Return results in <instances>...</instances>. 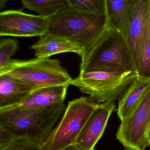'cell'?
I'll return each instance as SVG.
<instances>
[{
  "instance_id": "1",
  "label": "cell",
  "mask_w": 150,
  "mask_h": 150,
  "mask_svg": "<svg viewBox=\"0 0 150 150\" xmlns=\"http://www.w3.org/2000/svg\"><path fill=\"white\" fill-rule=\"evenodd\" d=\"M66 108L62 103L43 108L0 110V127L9 130L17 138L25 137L44 144Z\"/></svg>"
},
{
  "instance_id": "2",
  "label": "cell",
  "mask_w": 150,
  "mask_h": 150,
  "mask_svg": "<svg viewBox=\"0 0 150 150\" xmlns=\"http://www.w3.org/2000/svg\"><path fill=\"white\" fill-rule=\"evenodd\" d=\"M48 18L47 33L76 43L83 53L107 27L105 14L84 12L70 7Z\"/></svg>"
},
{
  "instance_id": "3",
  "label": "cell",
  "mask_w": 150,
  "mask_h": 150,
  "mask_svg": "<svg viewBox=\"0 0 150 150\" xmlns=\"http://www.w3.org/2000/svg\"><path fill=\"white\" fill-rule=\"evenodd\" d=\"M80 57V73L110 69L136 71L122 34L107 27Z\"/></svg>"
},
{
  "instance_id": "4",
  "label": "cell",
  "mask_w": 150,
  "mask_h": 150,
  "mask_svg": "<svg viewBox=\"0 0 150 150\" xmlns=\"http://www.w3.org/2000/svg\"><path fill=\"white\" fill-rule=\"evenodd\" d=\"M138 77L134 70L110 69L80 73L70 85L77 87L97 104L119 100Z\"/></svg>"
},
{
  "instance_id": "5",
  "label": "cell",
  "mask_w": 150,
  "mask_h": 150,
  "mask_svg": "<svg viewBox=\"0 0 150 150\" xmlns=\"http://www.w3.org/2000/svg\"><path fill=\"white\" fill-rule=\"evenodd\" d=\"M3 74L16 78L36 89L70 85L73 79L60 61L49 58L11 60L0 70V75Z\"/></svg>"
},
{
  "instance_id": "6",
  "label": "cell",
  "mask_w": 150,
  "mask_h": 150,
  "mask_svg": "<svg viewBox=\"0 0 150 150\" xmlns=\"http://www.w3.org/2000/svg\"><path fill=\"white\" fill-rule=\"evenodd\" d=\"M99 105L87 97L69 101L60 120L43 144L42 150H61L75 144L84 126Z\"/></svg>"
},
{
  "instance_id": "7",
  "label": "cell",
  "mask_w": 150,
  "mask_h": 150,
  "mask_svg": "<svg viewBox=\"0 0 150 150\" xmlns=\"http://www.w3.org/2000/svg\"><path fill=\"white\" fill-rule=\"evenodd\" d=\"M150 128V86L132 113L121 121L116 138L125 147L145 150L149 146L148 134Z\"/></svg>"
},
{
  "instance_id": "8",
  "label": "cell",
  "mask_w": 150,
  "mask_h": 150,
  "mask_svg": "<svg viewBox=\"0 0 150 150\" xmlns=\"http://www.w3.org/2000/svg\"><path fill=\"white\" fill-rule=\"evenodd\" d=\"M48 18L9 10L0 13V36L41 37L48 30Z\"/></svg>"
},
{
  "instance_id": "9",
  "label": "cell",
  "mask_w": 150,
  "mask_h": 150,
  "mask_svg": "<svg viewBox=\"0 0 150 150\" xmlns=\"http://www.w3.org/2000/svg\"><path fill=\"white\" fill-rule=\"evenodd\" d=\"M150 11V0H135L127 23L121 33L136 66Z\"/></svg>"
},
{
  "instance_id": "10",
  "label": "cell",
  "mask_w": 150,
  "mask_h": 150,
  "mask_svg": "<svg viewBox=\"0 0 150 150\" xmlns=\"http://www.w3.org/2000/svg\"><path fill=\"white\" fill-rule=\"evenodd\" d=\"M114 102L100 104L85 123L76 141V144L87 150L95 149L114 112Z\"/></svg>"
},
{
  "instance_id": "11",
  "label": "cell",
  "mask_w": 150,
  "mask_h": 150,
  "mask_svg": "<svg viewBox=\"0 0 150 150\" xmlns=\"http://www.w3.org/2000/svg\"><path fill=\"white\" fill-rule=\"evenodd\" d=\"M35 89L14 77L0 75V110L16 106Z\"/></svg>"
},
{
  "instance_id": "12",
  "label": "cell",
  "mask_w": 150,
  "mask_h": 150,
  "mask_svg": "<svg viewBox=\"0 0 150 150\" xmlns=\"http://www.w3.org/2000/svg\"><path fill=\"white\" fill-rule=\"evenodd\" d=\"M35 51L36 58H49L63 53H75L81 57L83 50L76 43L65 38L50 33L40 37L39 40L31 47Z\"/></svg>"
},
{
  "instance_id": "13",
  "label": "cell",
  "mask_w": 150,
  "mask_h": 150,
  "mask_svg": "<svg viewBox=\"0 0 150 150\" xmlns=\"http://www.w3.org/2000/svg\"><path fill=\"white\" fill-rule=\"evenodd\" d=\"M69 85L54 86L35 89L23 102L12 108H40L64 103Z\"/></svg>"
},
{
  "instance_id": "14",
  "label": "cell",
  "mask_w": 150,
  "mask_h": 150,
  "mask_svg": "<svg viewBox=\"0 0 150 150\" xmlns=\"http://www.w3.org/2000/svg\"><path fill=\"white\" fill-rule=\"evenodd\" d=\"M135 0H105L107 27L122 32L131 14Z\"/></svg>"
},
{
  "instance_id": "15",
  "label": "cell",
  "mask_w": 150,
  "mask_h": 150,
  "mask_svg": "<svg viewBox=\"0 0 150 150\" xmlns=\"http://www.w3.org/2000/svg\"><path fill=\"white\" fill-rule=\"evenodd\" d=\"M150 86V80L137 78L119 100L117 115L121 121L128 117L141 102Z\"/></svg>"
},
{
  "instance_id": "16",
  "label": "cell",
  "mask_w": 150,
  "mask_h": 150,
  "mask_svg": "<svg viewBox=\"0 0 150 150\" xmlns=\"http://www.w3.org/2000/svg\"><path fill=\"white\" fill-rule=\"evenodd\" d=\"M25 8L49 18L70 7L68 0H21Z\"/></svg>"
},
{
  "instance_id": "17",
  "label": "cell",
  "mask_w": 150,
  "mask_h": 150,
  "mask_svg": "<svg viewBox=\"0 0 150 150\" xmlns=\"http://www.w3.org/2000/svg\"><path fill=\"white\" fill-rule=\"evenodd\" d=\"M136 70L138 78L150 80V11Z\"/></svg>"
},
{
  "instance_id": "18",
  "label": "cell",
  "mask_w": 150,
  "mask_h": 150,
  "mask_svg": "<svg viewBox=\"0 0 150 150\" xmlns=\"http://www.w3.org/2000/svg\"><path fill=\"white\" fill-rule=\"evenodd\" d=\"M70 7L90 13L105 14V0H68Z\"/></svg>"
},
{
  "instance_id": "19",
  "label": "cell",
  "mask_w": 150,
  "mask_h": 150,
  "mask_svg": "<svg viewBox=\"0 0 150 150\" xmlns=\"http://www.w3.org/2000/svg\"><path fill=\"white\" fill-rule=\"evenodd\" d=\"M18 42L14 39H3L0 41V70L11 61V57L18 49Z\"/></svg>"
},
{
  "instance_id": "20",
  "label": "cell",
  "mask_w": 150,
  "mask_h": 150,
  "mask_svg": "<svg viewBox=\"0 0 150 150\" xmlns=\"http://www.w3.org/2000/svg\"><path fill=\"white\" fill-rule=\"evenodd\" d=\"M43 144L29 138L21 137L0 150H42Z\"/></svg>"
},
{
  "instance_id": "21",
  "label": "cell",
  "mask_w": 150,
  "mask_h": 150,
  "mask_svg": "<svg viewBox=\"0 0 150 150\" xmlns=\"http://www.w3.org/2000/svg\"><path fill=\"white\" fill-rule=\"evenodd\" d=\"M17 138L9 130L0 127V150L5 148Z\"/></svg>"
},
{
  "instance_id": "22",
  "label": "cell",
  "mask_w": 150,
  "mask_h": 150,
  "mask_svg": "<svg viewBox=\"0 0 150 150\" xmlns=\"http://www.w3.org/2000/svg\"><path fill=\"white\" fill-rule=\"evenodd\" d=\"M61 150H87L85 149H83L82 147L79 146V145L77 144H72V145H70V146H68V147H67V148H64V149H63ZM93 150H95V149Z\"/></svg>"
},
{
  "instance_id": "23",
  "label": "cell",
  "mask_w": 150,
  "mask_h": 150,
  "mask_svg": "<svg viewBox=\"0 0 150 150\" xmlns=\"http://www.w3.org/2000/svg\"><path fill=\"white\" fill-rule=\"evenodd\" d=\"M8 0H0V10L2 11Z\"/></svg>"
},
{
  "instance_id": "24",
  "label": "cell",
  "mask_w": 150,
  "mask_h": 150,
  "mask_svg": "<svg viewBox=\"0 0 150 150\" xmlns=\"http://www.w3.org/2000/svg\"><path fill=\"white\" fill-rule=\"evenodd\" d=\"M148 140H149V146H150V128L149 134H148Z\"/></svg>"
},
{
  "instance_id": "25",
  "label": "cell",
  "mask_w": 150,
  "mask_h": 150,
  "mask_svg": "<svg viewBox=\"0 0 150 150\" xmlns=\"http://www.w3.org/2000/svg\"><path fill=\"white\" fill-rule=\"evenodd\" d=\"M125 150H134L133 149H131V148H125Z\"/></svg>"
}]
</instances>
